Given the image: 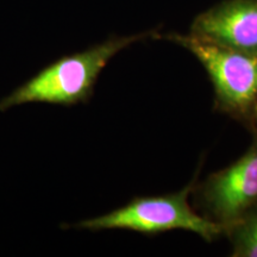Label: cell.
I'll use <instances>...</instances> for the list:
<instances>
[{
    "mask_svg": "<svg viewBox=\"0 0 257 257\" xmlns=\"http://www.w3.org/2000/svg\"><path fill=\"white\" fill-rule=\"evenodd\" d=\"M170 41L186 48L210 76L218 108L251 123L257 112V56L205 41L194 35H172Z\"/></svg>",
    "mask_w": 257,
    "mask_h": 257,
    "instance_id": "cell-3",
    "label": "cell"
},
{
    "mask_svg": "<svg viewBox=\"0 0 257 257\" xmlns=\"http://www.w3.org/2000/svg\"><path fill=\"white\" fill-rule=\"evenodd\" d=\"M204 216L224 231L257 204V138L236 162L213 173L199 187Z\"/></svg>",
    "mask_w": 257,
    "mask_h": 257,
    "instance_id": "cell-4",
    "label": "cell"
},
{
    "mask_svg": "<svg viewBox=\"0 0 257 257\" xmlns=\"http://www.w3.org/2000/svg\"><path fill=\"white\" fill-rule=\"evenodd\" d=\"M152 35L154 32L112 37L81 53L55 61L23 86L5 96L0 101V111L29 102L74 105L87 101L99 74L108 61L120 50Z\"/></svg>",
    "mask_w": 257,
    "mask_h": 257,
    "instance_id": "cell-1",
    "label": "cell"
},
{
    "mask_svg": "<svg viewBox=\"0 0 257 257\" xmlns=\"http://www.w3.org/2000/svg\"><path fill=\"white\" fill-rule=\"evenodd\" d=\"M251 124H252V126L255 127V130H256V138H257V112H256L255 117H253V119H252V121H251Z\"/></svg>",
    "mask_w": 257,
    "mask_h": 257,
    "instance_id": "cell-7",
    "label": "cell"
},
{
    "mask_svg": "<svg viewBox=\"0 0 257 257\" xmlns=\"http://www.w3.org/2000/svg\"><path fill=\"white\" fill-rule=\"evenodd\" d=\"M224 233L229 237L233 257H257V204L244 213Z\"/></svg>",
    "mask_w": 257,
    "mask_h": 257,
    "instance_id": "cell-6",
    "label": "cell"
},
{
    "mask_svg": "<svg viewBox=\"0 0 257 257\" xmlns=\"http://www.w3.org/2000/svg\"><path fill=\"white\" fill-rule=\"evenodd\" d=\"M192 35L257 56V0H227L199 15Z\"/></svg>",
    "mask_w": 257,
    "mask_h": 257,
    "instance_id": "cell-5",
    "label": "cell"
},
{
    "mask_svg": "<svg viewBox=\"0 0 257 257\" xmlns=\"http://www.w3.org/2000/svg\"><path fill=\"white\" fill-rule=\"evenodd\" d=\"M193 191L194 182L172 194L136 198L118 210L80 221L74 227L91 231L131 230L143 234L186 230L212 242L224 233V227L193 210L188 202Z\"/></svg>",
    "mask_w": 257,
    "mask_h": 257,
    "instance_id": "cell-2",
    "label": "cell"
}]
</instances>
